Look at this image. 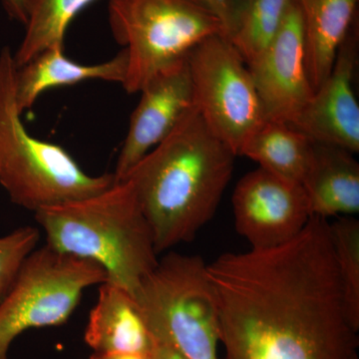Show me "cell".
<instances>
[{
	"label": "cell",
	"instance_id": "8",
	"mask_svg": "<svg viewBox=\"0 0 359 359\" xmlns=\"http://www.w3.org/2000/svg\"><path fill=\"white\" fill-rule=\"evenodd\" d=\"M187 61L195 107L208 128L240 155L266 120L247 63L224 34L203 40Z\"/></svg>",
	"mask_w": 359,
	"mask_h": 359
},
{
	"label": "cell",
	"instance_id": "5",
	"mask_svg": "<svg viewBox=\"0 0 359 359\" xmlns=\"http://www.w3.org/2000/svg\"><path fill=\"white\" fill-rule=\"evenodd\" d=\"M134 297L154 339L186 359H219L218 309L202 257L169 252Z\"/></svg>",
	"mask_w": 359,
	"mask_h": 359
},
{
	"label": "cell",
	"instance_id": "2",
	"mask_svg": "<svg viewBox=\"0 0 359 359\" xmlns=\"http://www.w3.org/2000/svg\"><path fill=\"white\" fill-rule=\"evenodd\" d=\"M236 157L194 107L123 179L133 187L158 255L191 242L211 221Z\"/></svg>",
	"mask_w": 359,
	"mask_h": 359
},
{
	"label": "cell",
	"instance_id": "26",
	"mask_svg": "<svg viewBox=\"0 0 359 359\" xmlns=\"http://www.w3.org/2000/svg\"><path fill=\"white\" fill-rule=\"evenodd\" d=\"M6 359H7V358H6Z\"/></svg>",
	"mask_w": 359,
	"mask_h": 359
},
{
	"label": "cell",
	"instance_id": "12",
	"mask_svg": "<svg viewBox=\"0 0 359 359\" xmlns=\"http://www.w3.org/2000/svg\"><path fill=\"white\" fill-rule=\"evenodd\" d=\"M358 59V32L353 26L330 75L290 124L316 143L346 149L353 154L359 151V106L353 90Z\"/></svg>",
	"mask_w": 359,
	"mask_h": 359
},
{
	"label": "cell",
	"instance_id": "6",
	"mask_svg": "<svg viewBox=\"0 0 359 359\" xmlns=\"http://www.w3.org/2000/svg\"><path fill=\"white\" fill-rule=\"evenodd\" d=\"M108 16L113 36L128 54L122 86L129 94L185 61L203 40L224 35L221 22L193 0H110Z\"/></svg>",
	"mask_w": 359,
	"mask_h": 359
},
{
	"label": "cell",
	"instance_id": "11",
	"mask_svg": "<svg viewBox=\"0 0 359 359\" xmlns=\"http://www.w3.org/2000/svg\"><path fill=\"white\" fill-rule=\"evenodd\" d=\"M140 93V101L130 119L128 133L113 173L117 181H122L195 107L187 59L156 75Z\"/></svg>",
	"mask_w": 359,
	"mask_h": 359
},
{
	"label": "cell",
	"instance_id": "21",
	"mask_svg": "<svg viewBox=\"0 0 359 359\" xmlns=\"http://www.w3.org/2000/svg\"><path fill=\"white\" fill-rule=\"evenodd\" d=\"M39 231L33 226H22L0 237V302L13 287L21 266L36 249Z\"/></svg>",
	"mask_w": 359,
	"mask_h": 359
},
{
	"label": "cell",
	"instance_id": "23",
	"mask_svg": "<svg viewBox=\"0 0 359 359\" xmlns=\"http://www.w3.org/2000/svg\"><path fill=\"white\" fill-rule=\"evenodd\" d=\"M6 13L13 20L25 25L30 0H2Z\"/></svg>",
	"mask_w": 359,
	"mask_h": 359
},
{
	"label": "cell",
	"instance_id": "24",
	"mask_svg": "<svg viewBox=\"0 0 359 359\" xmlns=\"http://www.w3.org/2000/svg\"><path fill=\"white\" fill-rule=\"evenodd\" d=\"M153 359H186L171 344L164 340L156 339Z\"/></svg>",
	"mask_w": 359,
	"mask_h": 359
},
{
	"label": "cell",
	"instance_id": "9",
	"mask_svg": "<svg viewBox=\"0 0 359 359\" xmlns=\"http://www.w3.org/2000/svg\"><path fill=\"white\" fill-rule=\"evenodd\" d=\"M233 211L236 229L250 249H269L290 242L311 218L301 184L259 167L238 181Z\"/></svg>",
	"mask_w": 359,
	"mask_h": 359
},
{
	"label": "cell",
	"instance_id": "20",
	"mask_svg": "<svg viewBox=\"0 0 359 359\" xmlns=\"http://www.w3.org/2000/svg\"><path fill=\"white\" fill-rule=\"evenodd\" d=\"M330 228L344 306L351 325L358 332L359 222L354 217H339L330 223Z\"/></svg>",
	"mask_w": 359,
	"mask_h": 359
},
{
	"label": "cell",
	"instance_id": "15",
	"mask_svg": "<svg viewBox=\"0 0 359 359\" xmlns=\"http://www.w3.org/2000/svg\"><path fill=\"white\" fill-rule=\"evenodd\" d=\"M128 70V54L123 48L115 57L86 65L71 60L65 48H52L39 54L16 71V99L21 112L32 108L39 97L49 89L88 81L124 83Z\"/></svg>",
	"mask_w": 359,
	"mask_h": 359
},
{
	"label": "cell",
	"instance_id": "18",
	"mask_svg": "<svg viewBox=\"0 0 359 359\" xmlns=\"http://www.w3.org/2000/svg\"><path fill=\"white\" fill-rule=\"evenodd\" d=\"M96 0H30L25 35L13 54L20 68L39 54L52 48H65L68 27L78 14Z\"/></svg>",
	"mask_w": 359,
	"mask_h": 359
},
{
	"label": "cell",
	"instance_id": "22",
	"mask_svg": "<svg viewBox=\"0 0 359 359\" xmlns=\"http://www.w3.org/2000/svg\"><path fill=\"white\" fill-rule=\"evenodd\" d=\"M221 22L226 39H233L250 0H193Z\"/></svg>",
	"mask_w": 359,
	"mask_h": 359
},
{
	"label": "cell",
	"instance_id": "3",
	"mask_svg": "<svg viewBox=\"0 0 359 359\" xmlns=\"http://www.w3.org/2000/svg\"><path fill=\"white\" fill-rule=\"evenodd\" d=\"M35 219L47 245L99 264L107 282L133 297L159 262L152 229L127 180L91 197L40 210Z\"/></svg>",
	"mask_w": 359,
	"mask_h": 359
},
{
	"label": "cell",
	"instance_id": "14",
	"mask_svg": "<svg viewBox=\"0 0 359 359\" xmlns=\"http://www.w3.org/2000/svg\"><path fill=\"white\" fill-rule=\"evenodd\" d=\"M346 149L313 142L302 188L311 217H353L359 212V164Z\"/></svg>",
	"mask_w": 359,
	"mask_h": 359
},
{
	"label": "cell",
	"instance_id": "19",
	"mask_svg": "<svg viewBox=\"0 0 359 359\" xmlns=\"http://www.w3.org/2000/svg\"><path fill=\"white\" fill-rule=\"evenodd\" d=\"M292 0H250L231 42L245 62H252L271 44Z\"/></svg>",
	"mask_w": 359,
	"mask_h": 359
},
{
	"label": "cell",
	"instance_id": "27",
	"mask_svg": "<svg viewBox=\"0 0 359 359\" xmlns=\"http://www.w3.org/2000/svg\"><path fill=\"white\" fill-rule=\"evenodd\" d=\"M4 359H6V358H4Z\"/></svg>",
	"mask_w": 359,
	"mask_h": 359
},
{
	"label": "cell",
	"instance_id": "10",
	"mask_svg": "<svg viewBox=\"0 0 359 359\" xmlns=\"http://www.w3.org/2000/svg\"><path fill=\"white\" fill-rule=\"evenodd\" d=\"M247 65L266 120L292 124L313 94L306 71L302 15L294 0L275 39Z\"/></svg>",
	"mask_w": 359,
	"mask_h": 359
},
{
	"label": "cell",
	"instance_id": "4",
	"mask_svg": "<svg viewBox=\"0 0 359 359\" xmlns=\"http://www.w3.org/2000/svg\"><path fill=\"white\" fill-rule=\"evenodd\" d=\"M16 71L13 54L4 47L0 53V185L11 202L36 212L114 185V174H87L65 148L28 133L16 99Z\"/></svg>",
	"mask_w": 359,
	"mask_h": 359
},
{
	"label": "cell",
	"instance_id": "16",
	"mask_svg": "<svg viewBox=\"0 0 359 359\" xmlns=\"http://www.w3.org/2000/svg\"><path fill=\"white\" fill-rule=\"evenodd\" d=\"M304 27L306 66L313 92L327 79L354 23L358 0H294Z\"/></svg>",
	"mask_w": 359,
	"mask_h": 359
},
{
	"label": "cell",
	"instance_id": "17",
	"mask_svg": "<svg viewBox=\"0 0 359 359\" xmlns=\"http://www.w3.org/2000/svg\"><path fill=\"white\" fill-rule=\"evenodd\" d=\"M313 142L285 122L266 120L245 141L240 155L283 179L302 184L313 159Z\"/></svg>",
	"mask_w": 359,
	"mask_h": 359
},
{
	"label": "cell",
	"instance_id": "13",
	"mask_svg": "<svg viewBox=\"0 0 359 359\" xmlns=\"http://www.w3.org/2000/svg\"><path fill=\"white\" fill-rule=\"evenodd\" d=\"M85 342L97 353L151 355L156 340L133 295L115 283L104 282L90 313Z\"/></svg>",
	"mask_w": 359,
	"mask_h": 359
},
{
	"label": "cell",
	"instance_id": "7",
	"mask_svg": "<svg viewBox=\"0 0 359 359\" xmlns=\"http://www.w3.org/2000/svg\"><path fill=\"white\" fill-rule=\"evenodd\" d=\"M107 280L99 264L45 245L33 250L0 302V359L16 337L32 328L58 327L69 320L85 290Z\"/></svg>",
	"mask_w": 359,
	"mask_h": 359
},
{
	"label": "cell",
	"instance_id": "25",
	"mask_svg": "<svg viewBox=\"0 0 359 359\" xmlns=\"http://www.w3.org/2000/svg\"><path fill=\"white\" fill-rule=\"evenodd\" d=\"M89 359H153V354L93 353Z\"/></svg>",
	"mask_w": 359,
	"mask_h": 359
},
{
	"label": "cell",
	"instance_id": "1",
	"mask_svg": "<svg viewBox=\"0 0 359 359\" xmlns=\"http://www.w3.org/2000/svg\"><path fill=\"white\" fill-rule=\"evenodd\" d=\"M207 273L221 359H358L328 219L311 217L278 247L222 255Z\"/></svg>",
	"mask_w": 359,
	"mask_h": 359
}]
</instances>
